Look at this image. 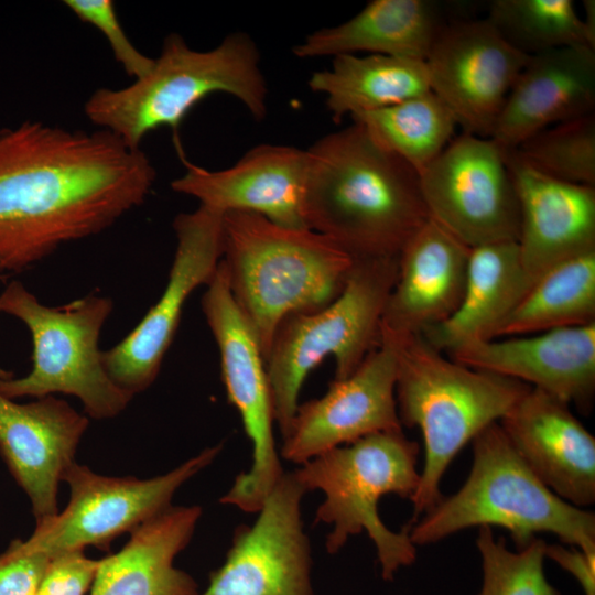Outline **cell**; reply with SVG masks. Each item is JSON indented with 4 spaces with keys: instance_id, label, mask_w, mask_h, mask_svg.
<instances>
[{
    "instance_id": "1",
    "label": "cell",
    "mask_w": 595,
    "mask_h": 595,
    "mask_svg": "<svg viewBox=\"0 0 595 595\" xmlns=\"http://www.w3.org/2000/svg\"><path fill=\"white\" fill-rule=\"evenodd\" d=\"M156 172L109 131L0 128V272L20 273L143 204Z\"/></svg>"
},
{
    "instance_id": "2",
    "label": "cell",
    "mask_w": 595,
    "mask_h": 595,
    "mask_svg": "<svg viewBox=\"0 0 595 595\" xmlns=\"http://www.w3.org/2000/svg\"><path fill=\"white\" fill-rule=\"evenodd\" d=\"M306 151V226L353 257H398L430 218L419 173L359 122L322 137Z\"/></svg>"
},
{
    "instance_id": "3",
    "label": "cell",
    "mask_w": 595,
    "mask_h": 595,
    "mask_svg": "<svg viewBox=\"0 0 595 595\" xmlns=\"http://www.w3.org/2000/svg\"><path fill=\"white\" fill-rule=\"evenodd\" d=\"M220 262L264 360L289 315L323 309L344 289L355 257L312 229L280 226L251 213L223 214Z\"/></svg>"
},
{
    "instance_id": "4",
    "label": "cell",
    "mask_w": 595,
    "mask_h": 595,
    "mask_svg": "<svg viewBox=\"0 0 595 595\" xmlns=\"http://www.w3.org/2000/svg\"><path fill=\"white\" fill-rule=\"evenodd\" d=\"M396 401L401 424L420 429L424 464L410 499L418 520L442 498L441 480L458 452L499 422L530 386L473 369L430 345L422 335L396 337Z\"/></svg>"
},
{
    "instance_id": "5",
    "label": "cell",
    "mask_w": 595,
    "mask_h": 595,
    "mask_svg": "<svg viewBox=\"0 0 595 595\" xmlns=\"http://www.w3.org/2000/svg\"><path fill=\"white\" fill-rule=\"evenodd\" d=\"M217 93L237 98L255 120L264 119L267 83L258 47L245 32H234L207 51L193 50L171 33L147 75L123 88L95 90L84 112L98 129L139 149L143 138L161 127L176 134L188 111Z\"/></svg>"
},
{
    "instance_id": "6",
    "label": "cell",
    "mask_w": 595,
    "mask_h": 595,
    "mask_svg": "<svg viewBox=\"0 0 595 595\" xmlns=\"http://www.w3.org/2000/svg\"><path fill=\"white\" fill-rule=\"evenodd\" d=\"M473 465L463 486L442 497L410 526L412 543L428 545L472 527L506 529L517 549L537 533L595 555V515L556 496L529 468L499 422L473 441Z\"/></svg>"
},
{
    "instance_id": "7",
    "label": "cell",
    "mask_w": 595,
    "mask_h": 595,
    "mask_svg": "<svg viewBox=\"0 0 595 595\" xmlns=\"http://www.w3.org/2000/svg\"><path fill=\"white\" fill-rule=\"evenodd\" d=\"M419 453L418 442L402 429L392 430L332 448L294 470L306 491L324 494L314 522L333 526L325 543L328 553L338 552L349 537L365 531L376 548L385 581L414 563L416 547L409 537L410 526L390 530L378 513V504L388 494L412 498L420 480Z\"/></svg>"
},
{
    "instance_id": "8",
    "label": "cell",
    "mask_w": 595,
    "mask_h": 595,
    "mask_svg": "<svg viewBox=\"0 0 595 595\" xmlns=\"http://www.w3.org/2000/svg\"><path fill=\"white\" fill-rule=\"evenodd\" d=\"M397 274L398 257L355 258L336 299L321 310L291 314L280 323L266 366L282 436L311 370L333 356L334 380L344 379L379 345L381 320Z\"/></svg>"
},
{
    "instance_id": "9",
    "label": "cell",
    "mask_w": 595,
    "mask_h": 595,
    "mask_svg": "<svg viewBox=\"0 0 595 595\" xmlns=\"http://www.w3.org/2000/svg\"><path fill=\"white\" fill-rule=\"evenodd\" d=\"M112 309L110 298L95 293L62 306H47L21 282L11 281L0 293V312L19 318L29 328L33 365L22 378L0 380V393L12 400L71 394L96 420L120 414L132 396L109 377L98 347Z\"/></svg>"
},
{
    "instance_id": "10",
    "label": "cell",
    "mask_w": 595,
    "mask_h": 595,
    "mask_svg": "<svg viewBox=\"0 0 595 595\" xmlns=\"http://www.w3.org/2000/svg\"><path fill=\"white\" fill-rule=\"evenodd\" d=\"M202 310L218 347L228 401L238 411L252 447L250 468L235 478L220 502L258 512L284 470L274 440L275 418L266 360L232 299L221 262L206 284Z\"/></svg>"
},
{
    "instance_id": "11",
    "label": "cell",
    "mask_w": 595,
    "mask_h": 595,
    "mask_svg": "<svg viewBox=\"0 0 595 595\" xmlns=\"http://www.w3.org/2000/svg\"><path fill=\"white\" fill-rule=\"evenodd\" d=\"M220 450L221 445L207 447L171 472L149 479L99 475L74 462L63 476L71 489L68 505L36 522L23 543L47 556L87 547L107 549L118 536L171 507L177 489L207 467Z\"/></svg>"
},
{
    "instance_id": "12",
    "label": "cell",
    "mask_w": 595,
    "mask_h": 595,
    "mask_svg": "<svg viewBox=\"0 0 595 595\" xmlns=\"http://www.w3.org/2000/svg\"><path fill=\"white\" fill-rule=\"evenodd\" d=\"M430 218L469 248L517 241L520 212L507 149L463 132L420 174Z\"/></svg>"
},
{
    "instance_id": "13",
    "label": "cell",
    "mask_w": 595,
    "mask_h": 595,
    "mask_svg": "<svg viewBox=\"0 0 595 595\" xmlns=\"http://www.w3.org/2000/svg\"><path fill=\"white\" fill-rule=\"evenodd\" d=\"M176 249L166 286L140 323L102 351L112 381L132 397L156 379L190 295L206 285L221 259L223 214L199 205L173 221Z\"/></svg>"
},
{
    "instance_id": "14",
    "label": "cell",
    "mask_w": 595,
    "mask_h": 595,
    "mask_svg": "<svg viewBox=\"0 0 595 595\" xmlns=\"http://www.w3.org/2000/svg\"><path fill=\"white\" fill-rule=\"evenodd\" d=\"M306 493L294 472H284L256 521L236 530L225 562L198 595H313L301 508Z\"/></svg>"
},
{
    "instance_id": "15",
    "label": "cell",
    "mask_w": 595,
    "mask_h": 595,
    "mask_svg": "<svg viewBox=\"0 0 595 595\" xmlns=\"http://www.w3.org/2000/svg\"><path fill=\"white\" fill-rule=\"evenodd\" d=\"M528 57L486 18L444 24L424 62L431 91L463 132L490 138Z\"/></svg>"
},
{
    "instance_id": "16",
    "label": "cell",
    "mask_w": 595,
    "mask_h": 595,
    "mask_svg": "<svg viewBox=\"0 0 595 595\" xmlns=\"http://www.w3.org/2000/svg\"><path fill=\"white\" fill-rule=\"evenodd\" d=\"M397 349L380 336L348 377L334 380L321 398L299 404L283 437L280 455L303 464L332 448L364 436L401 430L396 401Z\"/></svg>"
},
{
    "instance_id": "17",
    "label": "cell",
    "mask_w": 595,
    "mask_h": 595,
    "mask_svg": "<svg viewBox=\"0 0 595 595\" xmlns=\"http://www.w3.org/2000/svg\"><path fill=\"white\" fill-rule=\"evenodd\" d=\"M185 172L171 182L174 192L219 212L260 215L280 226L309 229L304 205L307 151L292 145L259 144L234 165L212 171L183 158Z\"/></svg>"
},
{
    "instance_id": "18",
    "label": "cell",
    "mask_w": 595,
    "mask_h": 595,
    "mask_svg": "<svg viewBox=\"0 0 595 595\" xmlns=\"http://www.w3.org/2000/svg\"><path fill=\"white\" fill-rule=\"evenodd\" d=\"M88 418L54 396L18 403L0 393V453L36 522L57 512L60 483L75 462Z\"/></svg>"
},
{
    "instance_id": "19",
    "label": "cell",
    "mask_w": 595,
    "mask_h": 595,
    "mask_svg": "<svg viewBox=\"0 0 595 595\" xmlns=\"http://www.w3.org/2000/svg\"><path fill=\"white\" fill-rule=\"evenodd\" d=\"M517 192V239L523 273L532 283L554 266L595 251V186L547 175L507 149Z\"/></svg>"
},
{
    "instance_id": "20",
    "label": "cell",
    "mask_w": 595,
    "mask_h": 595,
    "mask_svg": "<svg viewBox=\"0 0 595 595\" xmlns=\"http://www.w3.org/2000/svg\"><path fill=\"white\" fill-rule=\"evenodd\" d=\"M473 369L521 381L578 409H591L595 392V324L493 338L450 353Z\"/></svg>"
},
{
    "instance_id": "21",
    "label": "cell",
    "mask_w": 595,
    "mask_h": 595,
    "mask_svg": "<svg viewBox=\"0 0 595 595\" xmlns=\"http://www.w3.org/2000/svg\"><path fill=\"white\" fill-rule=\"evenodd\" d=\"M499 424L529 468L556 496L578 508L595 502V437L569 403L530 387Z\"/></svg>"
},
{
    "instance_id": "22",
    "label": "cell",
    "mask_w": 595,
    "mask_h": 595,
    "mask_svg": "<svg viewBox=\"0 0 595 595\" xmlns=\"http://www.w3.org/2000/svg\"><path fill=\"white\" fill-rule=\"evenodd\" d=\"M470 248L432 218L403 245L380 334L422 335L450 318L465 289Z\"/></svg>"
},
{
    "instance_id": "23",
    "label": "cell",
    "mask_w": 595,
    "mask_h": 595,
    "mask_svg": "<svg viewBox=\"0 0 595 595\" xmlns=\"http://www.w3.org/2000/svg\"><path fill=\"white\" fill-rule=\"evenodd\" d=\"M595 50L567 46L529 56L491 137L515 149L553 125L594 112Z\"/></svg>"
},
{
    "instance_id": "24",
    "label": "cell",
    "mask_w": 595,
    "mask_h": 595,
    "mask_svg": "<svg viewBox=\"0 0 595 595\" xmlns=\"http://www.w3.org/2000/svg\"><path fill=\"white\" fill-rule=\"evenodd\" d=\"M202 515L171 506L130 532L120 551L99 560L89 595H198L191 575L174 565Z\"/></svg>"
},
{
    "instance_id": "25",
    "label": "cell",
    "mask_w": 595,
    "mask_h": 595,
    "mask_svg": "<svg viewBox=\"0 0 595 595\" xmlns=\"http://www.w3.org/2000/svg\"><path fill=\"white\" fill-rule=\"evenodd\" d=\"M444 23L428 0H372L349 20L316 30L292 51L299 58L357 52L425 60Z\"/></svg>"
},
{
    "instance_id": "26",
    "label": "cell",
    "mask_w": 595,
    "mask_h": 595,
    "mask_svg": "<svg viewBox=\"0 0 595 595\" xmlns=\"http://www.w3.org/2000/svg\"><path fill=\"white\" fill-rule=\"evenodd\" d=\"M529 288L517 241L470 248L464 294L457 310L422 336L442 353L493 339Z\"/></svg>"
},
{
    "instance_id": "27",
    "label": "cell",
    "mask_w": 595,
    "mask_h": 595,
    "mask_svg": "<svg viewBox=\"0 0 595 595\" xmlns=\"http://www.w3.org/2000/svg\"><path fill=\"white\" fill-rule=\"evenodd\" d=\"M309 87L325 95L335 122L345 116L382 109L430 91L423 60L369 54L333 57L331 68L314 72Z\"/></svg>"
},
{
    "instance_id": "28",
    "label": "cell",
    "mask_w": 595,
    "mask_h": 595,
    "mask_svg": "<svg viewBox=\"0 0 595 595\" xmlns=\"http://www.w3.org/2000/svg\"><path fill=\"white\" fill-rule=\"evenodd\" d=\"M595 324V251L565 260L537 279L495 338Z\"/></svg>"
},
{
    "instance_id": "29",
    "label": "cell",
    "mask_w": 595,
    "mask_h": 595,
    "mask_svg": "<svg viewBox=\"0 0 595 595\" xmlns=\"http://www.w3.org/2000/svg\"><path fill=\"white\" fill-rule=\"evenodd\" d=\"M351 119L419 175L448 145L458 126L452 111L431 90Z\"/></svg>"
},
{
    "instance_id": "30",
    "label": "cell",
    "mask_w": 595,
    "mask_h": 595,
    "mask_svg": "<svg viewBox=\"0 0 595 595\" xmlns=\"http://www.w3.org/2000/svg\"><path fill=\"white\" fill-rule=\"evenodd\" d=\"M487 19L499 34L527 56L593 40L572 0H495Z\"/></svg>"
},
{
    "instance_id": "31",
    "label": "cell",
    "mask_w": 595,
    "mask_h": 595,
    "mask_svg": "<svg viewBox=\"0 0 595 595\" xmlns=\"http://www.w3.org/2000/svg\"><path fill=\"white\" fill-rule=\"evenodd\" d=\"M512 150L547 175L595 186L594 112L548 127Z\"/></svg>"
},
{
    "instance_id": "32",
    "label": "cell",
    "mask_w": 595,
    "mask_h": 595,
    "mask_svg": "<svg viewBox=\"0 0 595 595\" xmlns=\"http://www.w3.org/2000/svg\"><path fill=\"white\" fill-rule=\"evenodd\" d=\"M476 545L483 570L478 595H560L544 574V540L536 537L511 551L504 538L495 539L490 527H479Z\"/></svg>"
},
{
    "instance_id": "33",
    "label": "cell",
    "mask_w": 595,
    "mask_h": 595,
    "mask_svg": "<svg viewBox=\"0 0 595 595\" xmlns=\"http://www.w3.org/2000/svg\"><path fill=\"white\" fill-rule=\"evenodd\" d=\"M63 3L80 21L102 33L116 61L129 76L137 79L152 69L154 58L140 52L127 36L111 0H65Z\"/></svg>"
},
{
    "instance_id": "34",
    "label": "cell",
    "mask_w": 595,
    "mask_h": 595,
    "mask_svg": "<svg viewBox=\"0 0 595 595\" xmlns=\"http://www.w3.org/2000/svg\"><path fill=\"white\" fill-rule=\"evenodd\" d=\"M99 560L84 551H67L50 558L35 595H85L95 578Z\"/></svg>"
},
{
    "instance_id": "35",
    "label": "cell",
    "mask_w": 595,
    "mask_h": 595,
    "mask_svg": "<svg viewBox=\"0 0 595 595\" xmlns=\"http://www.w3.org/2000/svg\"><path fill=\"white\" fill-rule=\"evenodd\" d=\"M50 558L13 540L0 554V595H35Z\"/></svg>"
},
{
    "instance_id": "36",
    "label": "cell",
    "mask_w": 595,
    "mask_h": 595,
    "mask_svg": "<svg viewBox=\"0 0 595 595\" xmlns=\"http://www.w3.org/2000/svg\"><path fill=\"white\" fill-rule=\"evenodd\" d=\"M547 558L572 574L584 595H595V555L586 554L573 545L547 544Z\"/></svg>"
},
{
    "instance_id": "37",
    "label": "cell",
    "mask_w": 595,
    "mask_h": 595,
    "mask_svg": "<svg viewBox=\"0 0 595 595\" xmlns=\"http://www.w3.org/2000/svg\"><path fill=\"white\" fill-rule=\"evenodd\" d=\"M583 7L585 11V19L583 22L593 40H595V1L584 0Z\"/></svg>"
},
{
    "instance_id": "38",
    "label": "cell",
    "mask_w": 595,
    "mask_h": 595,
    "mask_svg": "<svg viewBox=\"0 0 595 595\" xmlns=\"http://www.w3.org/2000/svg\"><path fill=\"white\" fill-rule=\"evenodd\" d=\"M13 378V374L0 368V380H8Z\"/></svg>"
}]
</instances>
